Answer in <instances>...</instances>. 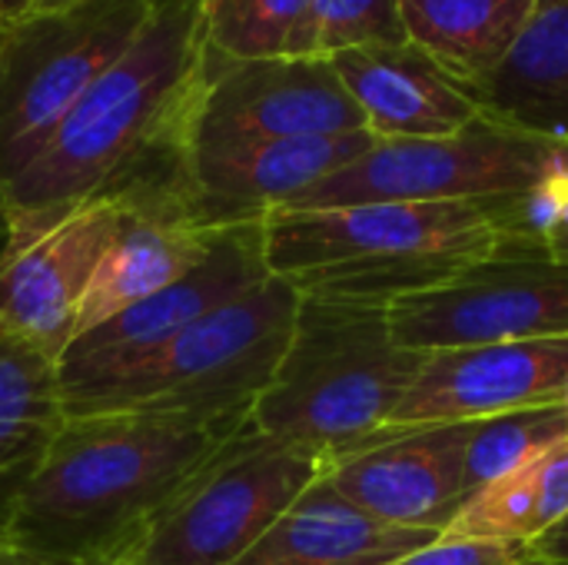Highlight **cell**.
Segmentation results:
<instances>
[{
	"instance_id": "1",
	"label": "cell",
	"mask_w": 568,
	"mask_h": 565,
	"mask_svg": "<svg viewBox=\"0 0 568 565\" xmlns=\"http://www.w3.org/2000/svg\"><path fill=\"white\" fill-rule=\"evenodd\" d=\"M246 423L140 410L67 416L3 536L63 565L113 563Z\"/></svg>"
},
{
	"instance_id": "2",
	"label": "cell",
	"mask_w": 568,
	"mask_h": 565,
	"mask_svg": "<svg viewBox=\"0 0 568 565\" xmlns=\"http://www.w3.org/2000/svg\"><path fill=\"white\" fill-rule=\"evenodd\" d=\"M206 47L203 0L153 3L133 43L90 83L40 153L3 186L10 246L40 233L70 206L116 190L190 147Z\"/></svg>"
},
{
	"instance_id": "3",
	"label": "cell",
	"mask_w": 568,
	"mask_h": 565,
	"mask_svg": "<svg viewBox=\"0 0 568 565\" xmlns=\"http://www.w3.org/2000/svg\"><path fill=\"white\" fill-rule=\"evenodd\" d=\"M526 240L523 193L273 210L263 220L266 266L300 296L379 306L446 286L476 263Z\"/></svg>"
},
{
	"instance_id": "4",
	"label": "cell",
	"mask_w": 568,
	"mask_h": 565,
	"mask_svg": "<svg viewBox=\"0 0 568 565\" xmlns=\"http://www.w3.org/2000/svg\"><path fill=\"white\" fill-rule=\"evenodd\" d=\"M423 360L396 343L386 306L300 296L290 346L250 426L326 466L389 426Z\"/></svg>"
},
{
	"instance_id": "5",
	"label": "cell",
	"mask_w": 568,
	"mask_h": 565,
	"mask_svg": "<svg viewBox=\"0 0 568 565\" xmlns=\"http://www.w3.org/2000/svg\"><path fill=\"white\" fill-rule=\"evenodd\" d=\"M300 313V293L266 276L213 313L200 316L143 366L113 386L67 406L83 413H190V416H250L266 393L290 346Z\"/></svg>"
},
{
	"instance_id": "6",
	"label": "cell",
	"mask_w": 568,
	"mask_h": 565,
	"mask_svg": "<svg viewBox=\"0 0 568 565\" xmlns=\"http://www.w3.org/2000/svg\"><path fill=\"white\" fill-rule=\"evenodd\" d=\"M156 0H73L0 20V180L40 153L70 107L133 43Z\"/></svg>"
},
{
	"instance_id": "7",
	"label": "cell",
	"mask_w": 568,
	"mask_h": 565,
	"mask_svg": "<svg viewBox=\"0 0 568 565\" xmlns=\"http://www.w3.org/2000/svg\"><path fill=\"white\" fill-rule=\"evenodd\" d=\"M568 170V147L479 117L459 133L429 140H379L329 173L290 206L329 210L359 203H446L529 193Z\"/></svg>"
},
{
	"instance_id": "8",
	"label": "cell",
	"mask_w": 568,
	"mask_h": 565,
	"mask_svg": "<svg viewBox=\"0 0 568 565\" xmlns=\"http://www.w3.org/2000/svg\"><path fill=\"white\" fill-rule=\"evenodd\" d=\"M323 476V463L250 423L163 506L136 543L140 565H236Z\"/></svg>"
},
{
	"instance_id": "9",
	"label": "cell",
	"mask_w": 568,
	"mask_h": 565,
	"mask_svg": "<svg viewBox=\"0 0 568 565\" xmlns=\"http://www.w3.org/2000/svg\"><path fill=\"white\" fill-rule=\"evenodd\" d=\"M386 310L396 343L416 353L516 340H566L568 263L526 240L476 263L446 286L406 296Z\"/></svg>"
},
{
	"instance_id": "10",
	"label": "cell",
	"mask_w": 568,
	"mask_h": 565,
	"mask_svg": "<svg viewBox=\"0 0 568 565\" xmlns=\"http://www.w3.org/2000/svg\"><path fill=\"white\" fill-rule=\"evenodd\" d=\"M263 220L266 216L233 223L196 270L120 310L106 323L80 333L57 363L63 410L113 386L150 356H156L200 316L266 280L270 266L263 246Z\"/></svg>"
},
{
	"instance_id": "11",
	"label": "cell",
	"mask_w": 568,
	"mask_h": 565,
	"mask_svg": "<svg viewBox=\"0 0 568 565\" xmlns=\"http://www.w3.org/2000/svg\"><path fill=\"white\" fill-rule=\"evenodd\" d=\"M353 130H366V120L333 60H226L206 47L190 130L193 150L290 137H333Z\"/></svg>"
},
{
	"instance_id": "12",
	"label": "cell",
	"mask_w": 568,
	"mask_h": 565,
	"mask_svg": "<svg viewBox=\"0 0 568 565\" xmlns=\"http://www.w3.org/2000/svg\"><path fill=\"white\" fill-rule=\"evenodd\" d=\"M120 223V193H97L0 260V336L37 346L60 363L77 316Z\"/></svg>"
},
{
	"instance_id": "13",
	"label": "cell",
	"mask_w": 568,
	"mask_h": 565,
	"mask_svg": "<svg viewBox=\"0 0 568 565\" xmlns=\"http://www.w3.org/2000/svg\"><path fill=\"white\" fill-rule=\"evenodd\" d=\"M473 423H429L383 430L329 460L323 476L369 516L443 536L469 503L466 443Z\"/></svg>"
},
{
	"instance_id": "14",
	"label": "cell",
	"mask_w": 568,
	"mask_h": 565,
	"mask_svg": "<svg viewBox=\"0 0 568 565\" xmlns=\"http://www.w3.org/2000/svg\"><path fill=\"white\" fill-rule=\"evenodd\" d=\"M566 390L568 336L433 350L386 430L489 420L562 403Z\"/></svg>"
},
{
	"instance_id": "15",
	"label": "cell",
	"mask_w": 568,
	"mask_h": 565,
	"mask_svg": "<svg viewBox=\"0 0 568 565\" xmlns=\"http://www.w3.org/2000/svg\"><path fill=\"white\" fill-rule=\"evenodd\" d=\"M376 143L369 130L333 137L256 140L213 150L190 147V176L200 203L226 223L260 220L353 163Z\"/></svg>"
},
{
	"instance_id": "16",
	"label": "cell",
	"mask_w": 568,
	"mask_h": 565,
	"mask_svg": "<svg viewBox=\"0 0 568 565\" xmlns=\"http://www.w3.org/2000/svg\"><path fill=\"white\" fill-rule=\"evenodd\" d=\"M329 60L379 140L449 137L486 117L469 87L413 43L356 47Z\"/></svg>"
},
{
	"instance_id": "17",
	"label": "cell",
	"mask_w": 568,
	"mask_h": 565,
	"mask_svg": "<svg viewBox=\"0 0 568 565\" xmlns=\"http://www.w3.org/2000/svg\"><path fill=\"white\" fill-rule=\"evenodd\" d=\"M433 539L369 516L320 476L236 565H386Z\"/></svg>"
},
{
	"instance_id": "18",
	"label": "cell",
	"mask_w": 568,
	"mask_h": 565,
	"mask_svg": "<svg viewBox=\"0 0 568 565\" xmlns=\"http://www.w3.org/2000/svg\"><path fill=\"white\" fill-rule=\"evenodd\" d=\"M469 93L489 120L568 147V0H539L509 57Z\"/></svg>"
},
{
	"instance_id": "19",
	"label": "cell",
	"mask_w": 568,
	"mask_h": 565,
	"mask_svg": "<svg viewBox=\"0 0 568 565\" xmlns=\"http://www.w3.org/2000/svg\"><path fill=\"white\" fill-rule=\"evenodd\" d=\"M63 420L57 360L0 336V536Z\"/></svg>"
},
{
	"instance_id": "20",
	"label": "cell",
	"mask_w": 568,
	"mask_h": 565,
	"mask_svg": "<svg viewBox=\"0 0 568 565\" xmlns=\"http://www.w3.org/2000/svg\"><path fill=\"white\" fill-rule=\"evenodd\" d=\"M536 10L539 0H399L409 43L466 87L509 57Z\"/></svg>"
},
{
	"instance_id": "21",
	"label": "cell",
	"mask_w": 568,
	"mask_h": 565,
	"mask_svg": "<svg viewBox=\"0 0 568 565\" xmlns=\"http://www.w3.org/2000/svg\"><path fill=\"white\" fill-rule=\"evenodd\" d=\"M568 440L566 403L529 406L499 413L489 420H473L466 443V490L469 496L483 486L536 463L542 453Z\"/></svg>"
},
{
	"instance_id": "22",
	"label": "cell",
	"mask_w": 568,
	"mask_h": 565,
	"mask_svg": "<svg viewBox=\"0 0 568 565\" xmlns=\"http://www.w3.org/2000/svg\"><path fill=\"white\" fill-rule=\"evenodd\" d=\"M409 43L399 0H306L286 57H336L356 47Z\"/></svg>"
},
{
	"instance_id": "23",
	"label": "cell",
	"mask_w": 568,
	"mask_h": 565,
	"mask_svg": "<svg viewBox=\"0 0 568 565\" xmlns=\"http://www.w3.org/2000/svg\"><path fill=\"white\" fill-rule=\"evenodd\" d=\"M206 43L226 60L286 57L306 0H206Z\"/></svg>"
},
{
	"instance_id": "24",
	"label": "cell",
	"mask_w": 568,
	"mask_h": 565,
	"mask_svg": "<svg viewBox=\"0 0 568 565\" xmlns=\"http://www.w3.org/2000/svg\"><path fill=\"white\" fill-rule=\"evenodd\" d=\"M526 553V546H503V543H469L439 536L423 549H413L386 565H513Z\"/></svg>"
},
{
	"instance_id": "25",
	"label": "cell",
	"mask_w": 568,
	"mask_h": 565,
	"mask_svg": "<svg viewBox=\"0 0 568 565\" xmlns=\"http://www.w3.org/2000/svg\"><path fill=\"white\" fill-rule=\"evenodd\" d=\"M536 496H539V536L559 526L568 516V440L552 446L532 463Z\"/></svg>"
},
{
	"instance_id": "26",
	"label": "cell",
	"mask_w": 568,
	"mask_h": 565,
	"mask_svg": "<svg viewBox=\"0 0 568 565\" xmlns=\"http://www.w3.org/2000/svg\"><path fill=\"white\" fill-rule=\"evenodd\" d=\"M526 549H529L532 556L549 559V563L568 565V516L559 523V526H552L549 533H542L539 539H532Z\"/></svg>"
},
{
	"instance_id": "27",
	"label": "cell",
	"mask_w": 568,
	"mask_h": 565,
	"mask_svg": "<svg viewBox=\"0 0 568 565\" xmlns=\"http://www.w3.org/2000/svg\"><path fill=\"white\" fill-rule=\"evenodd\" d=\"M0 565H63L57 559H47V556H37L17 543H10L7 536H0Z\"/></svg>"
},
{
	"instance_id": "28",
	"label": "cell",
	"mask_w": 568,
	"mask_h": 565,
	"mask_svg": "<svg viewBox=\"0 0 568 565\" xmlns=\"http://www.w3.org/2000/svg\"><path fill=\"white\" fill-rule=\"evenodd\" d=\"M542 250H546L549 256H556V260L568 263V193H566V203H562V213H559V223H556V230L546 236Z\"/></svg>"
},
{
	"instance_id": "29",
	"label": "cell",
	"mask_w": 568,
	"mask_h": 565,
	"mask_svg": "<svg viewBox=\"0 0 568 565\" xmlns=\"http://www.w3.org/2000/svg\"><path fill=\"white\" fill-rule=\"evenodd\" d=\"M10 246V210H7V190H3V180H0V260Z\"/></svg>"
},
{
	"instance_id": "30",
	"label": "cell",
	"mask_w": 568,
	"mask_h": 565,
	"mask_svg": "<svg viewBox=\"0 0 568 565\" xmlns=\"http://www.w3.org/2000/svg\"><path fill=\"white\" fill-rule=\"evenodd\" d=\"M30 0H0V20H13L20 13H27Z\"/></svg>"
},
{
	"instance_id": "31",
	"label": "cell",
	"mask_w": 568,
	"mask_h": 565,
	"mask_svg": "<svg viewBox=\"0 0 568 565\" xmlns=\"http://www.w3.org/2000/svg\"><path fill=\"white\" fill-rule=\"evenodd\" d=\"M67 3H73V0H30L27 10H53V7H67Z\"/></svg>"
},
{
	"instance_id": "32",
	"label": "cell",
	"mask_w": 568,
	"mask_h": 565,
	"mask_svg": "<svg viewBox=\"0 0 568 565\" xmlns=\"http://www.w3.org/2000/svg\"><path fill=\"white\" fill-rule=\"evenodd\" d=\"M513 565H559V563H549V559H542V556H532V553L526 549V553H523V556H519V559H516Z\"/></svg>"
},
{
	"instance_id": "33",
	"label": "cell",
	"mask_w": 568,
	"mask_h": 565,
	"mask_svg": "<svg viewBox=\"0 0 568 565\" xmlns=\"http://www.w3.org/2000/svg\"><path fill=\"white\" fill-rule=\"evenodd\" d=\"M103 565H140V559H136V549H133V553H126V556H120V559H113V563H103Z\"/></svg>"
},
{
	"instance_id": "34",
	"label": "cell",
	"mask_w": 568,
	"mask_h": 565,
	"mask_svg": "<svg viewBox=\"0 0 568 565\" xmlns=\"http://www.w3.org/2000/svg\"><path fill=\"white\" fill-rule=\"evenodd\" d=\"M562 403H566V410H568V390H566V396H562Z\"/></svg>"
},
{
	"instance_id": "35",
	"label": "cell",
	"mask_w": 568,
	"mask_h": 565,
	"mask_svg": "<svg viewBox=\"0 0 568 565\" xmlns=\"http://www.w3.org/2000/svg\"><path fill=\"white\" fill-rule=\"evenodd\" d=\"M203 3H206V0H203Z\"/></svg>"
}]
</instances>
